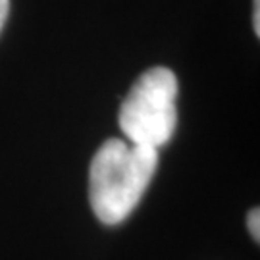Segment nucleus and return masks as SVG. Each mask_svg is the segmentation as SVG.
Wrapping results in <instances>:
<instances>
[{"label": "nucleus", "mask_w": 260, "mask_h": 260, "mask_svg": "<svg viewBox=\"0 0 260 260\" xmlns=\"http://www.w3.org/2000/svg\"><path fill=\"white\" fill-rule=\"evenodd\" d=\"M158 168V150L123 139H108L89 168V201L106 225L121 223L143 199Z\"/></svg>", "instance_id": "nucleus-1"}, {"label": "nucleus", "mask_w": 260, "mask_h": 260, "mask_svg": "<svg viewBox=\"0 0 260 260\" xmlns=\"http://www.w3.org/2000/svg\"><path fill=\"white\" fill-rule=\"evenodd\" d=\"M177 91L176 74L164 66L139 75L118 114L125 141L156 150L164 147L177 127Z\"/></svg>", "instance_id": "nucleus-2"}, {"label": "nucleus", "mask_w": 260, "mask_h": 260, "mask_svg": "<svg viewBox=\"0 0 260 260\" xmlns=\"http://www.w3.org/2000/svg\"><path fill=\"white\" fill-rule=\"evenodd\" d=\"M247 228L251 232L252 239L258 243L260 241V210L258 208H252L249 216H247Z\"/></svg>", "instance_id": "nucleus-3"}, {"label": "nucleus", "mask_w": 260, "mask_h": 260, "mask_svg": "<svg viewBox=\"0 0 260 260\" xmlns=\"http://www.w3.org/2000/svg\"><path fill=\"white\" fill-rule=\"evenodd\" d=\"M8 12H10V0H0V31H2L6 19H8Z\"/></svg>", "instance_id": "nucleus-4"}, {"label": "nucleus", "mask_w": 260, "mask_h": 260, "mask_svg": "<svg viewBox=\"0 0 260 260\" xmlns=\"http://www.w3.org/2000/svg\"><path fill=\"white\" fill-rule=\"evenodd\" d=\"M252 21H254L256 37H260V0H254V16H252Z\"/></svg>", "instance_id": "nucleus-5"}]
</instances>
